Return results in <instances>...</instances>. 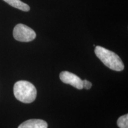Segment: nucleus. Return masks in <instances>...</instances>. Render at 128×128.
<instances>
[{
    "instance_id": "nucleus-1",
    "label": "nucleus",
    "mask_w": 128,
    "mask_h": 128,
    "mask_svg": "<svg viewBox=\"0 0 128 128\" xmlns=\"http://www.w3.org/2000/svg\"><path fill=\"white\" fill-rule=\"evenodd\" d=\"M97 58L107 67L116 71L124 70V64L119 56L112 51L102 46H96L94 50Z\"/></svg>"
},
{
    "instance_id": "nucleus-2",
    "label": "nucleus",
    "mask_w": 128,
    "mask_h": 128,
    "mask_svg": "<svg viewBox=\"0 0 128 128\" xmlns=\"http://www.w3.org/2000/svg\"><path fill=\"white\" fill-rule=\"evenodd\" d=\"M13 91L16 98L22 103H32L36 98V87L28 81H18L16 82L14 86Z\"/></svg>"
},
{
    "instance_id": "nucleus-3",
    "label": "nucleus",
    "mask_w": 128,
    "mask_h": 128,
    "mask_svg": "<svg viewBox=\"0 0 128 128\" xmlns=\"http://www.w3.org/2000/svg\"><path fill=\"white\" fill-rule=\"evenodd\" d=\"M13 36L16 40L28 42L33 40L36 37L35 32L28 26L18 24L13 30Z\"/></svg>"
},
{
    "instance_id": "nucleus-4",
    "label": "nucleus",
    "mask_w": 128,
    "mask_h": 128,
    "mask_svg": "<svg viewBox=\"0 0 128 128\" xmlns=\"http://www.w3.org/2000/svg\"><path fill=\"white\" fill-rule=\"evenodd\" d=\"M60 78L64 83L70 84L79 90L83 88L82 80L74 74L68 71H62L60 74Z\"/></svg>"
},
{
    "instance_id": "nucleus-5",
    "label": "nucleus",
    "mask_w": 128,
    "mask_h": 128,
    "mask_svg": "<svg viewBox=\"0 0 128 128\" xmlns=\"http://www.w3.org/2000/svg\"><path fill=\"white\" fill-rule=\"evenodd\" d=\"M18 128H48V124L44 120L30 119L22 123Z\"/></svg>"
},
{
    "instance_id": "nucleus-6",
    "label": "nucleus",
    "mask_w": 128,
    "mask_h": 128,
    "mask_svg": "<svg viewBox=\"0 0 128 128\" xmlns=\"http://www.w3.org/2000/svg\"><path fill=\"white\" fill-rule=\"evenodd\" d=\"M3 1L8 3L12 7L23 11V12H28L30 10L29 6L26 3L22 2L20 0H3Z\"/></svg>"
},
{
    "instance_id": "nucleus-7",
    "label": "nucleus",
    "mask_w": 128,
    "mask_h": 128,
    "mask_svg": "<svg viewBox=\"0 0 128 128\" xmlns=\"http://www.w3.org/2000/svg\"><path fill=\"white\" fill-rule=\"evenodd\" d=\"M117 124L120 128H128V114L120 117L117 121Z\"/></svg>"
},
{
    "instance_id": "nucleus-8",
    "label": "nucleus",
    "mask_w": 128,
    "mask_h": 128,
    "mask_svg": "<svg viewBox=\"0 0 128 128\" xmlns=\"http://www.w3.org/2000/svg\"><path fill=\"white\" fill-rule=\"evenodd\" d=\"M92 86V82H90V81H87V80H84L82 81V87L84 88L87 89V90H89L91 88Z\"/></svg>"
}]
</instances>
